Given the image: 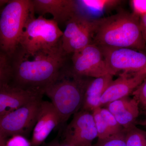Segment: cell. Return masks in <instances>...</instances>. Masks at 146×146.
I'll use <instances>...</instances> for the list:
<instances>
[{
	"label": "cell",
	"mask_w": 146,
	"mask_h": 146,
	"mask_svg": "<svg viewBox=\"0 0 146 146\" xmlns=\"http://www.w3.org/2000/svg\"><path fill=\"white\" fill-rule=\"evenodd\" d=\"M67 55L61 44L54 49L32 56L16 51L11 58V84L23 89L43 90L64 72Z\"/></svg>",
	"instance_id": "1"
},
{
	"label": "cell",
	"mask_w": 146,
	"mask_h": 146,
	"mask_svg": "<svg viewBox=\"0 0 146 146\" xmlns=\"http://www.w3.org/2000/svg\"><path fill=\"white\" fill-rule=\"evenodd\" d=\"M94 22L93 44L100 47L127 48L141 51L146 49L140 18L132 12L121 11Z\"/></svg>",
	"instance_id": "2"
},
{
	"label": "cell",
	"mask_w": 146,
	"mask_h": 146,
	"mask_svg": "<svg viewBox=\"0 0 146 146\" xmlns=\"http://www.w3.org/2000/svg\"><path fill=\"white\" fill-rule=\"evenodd\" d=\"M89 81L87 78L64 70L56 81L43 89L60 117V125L81 109Z\"/></svg>",
	"instance_id": "3"
},
{
	"label": "cell",
	"mask_w": 146,
	"mask_h": 146,
	"mask_svg": "<svg viewBox=\"0 0 146 146\" xmlns=\"http://www.w3.org/2000/svg\"><path fill=\"white\" fill-rule=\"evenodd\" d=\"M31 0H9L0 13V52L11 58L25 27L34 18Z\"/></svg>",
	"instance_id": "4"
},
{
	"label": "cell",
	"mask_w": 146,
	"mask_h": 146,
	"mask_svg": "<svg viewBox=\"0 0 146 146\" xmlns=\"http://www.w3.org/2000/svg\"><path fill=\"white\" fill-rule=\"evenodd\" d=\"M63 34L59 25L52 19L42 16L34 17L25 27L17 50L29 56L51 50L61 44Z\"/></svg>",
	"instance_id": "5"
},
{
	"label": "cell",
	"mask_w": 146,
	"mask_h": 146,
	"mask_svg": "<svg viewBox=\"0 0 146 146\" xmlns=\"http://www.w3.org/2000/svg\"><path fill=\"white\" fill-rule=\"evenodd\" d=\"M43 96L12 112L0 116V129L6 138L16 135L26 137L33 130Z\"/></svg>",
	"instance_id": "6"
},
{
	"label": "cell",
	"mask_w": 146,
	"mask_h": 146,
	"mask_svg": "<svg viewBox=\"0 0 146 146\" xmlns=\"http://www.w3.org/2000/svg\"><path fill=\"white\" fill-rule=\"evenodd\" d=\"M110 74H146V54L143 51L127 48L100 47Z\"/></svg>",
	"instance_id": "7"
},
{
	"label": "cell",
	"mask_w": 146,
	"mask_h": 146,
	"mask_svg": "<svg viewBox=\"0 0 146 146\" xmlns=\"http://www.w3.org/2000/svg\"><path fill=\"white\" fill-rule=\"evenodd\" d=\"M72 60L70 72L77 76L96 78L110 74L101 49L93 43L72 54Z\"/></svg>",
	"instance_id": "8"
},
{
	"label": "cell",
	"mask_w": 146,
	"mask_h": 146,
	"mask_svg": "<svg viewBox=\"0 0 146 146\" xmlns=\"http://www.w3.org/2000/svg\"><path fill=\"white\" fill-rule=\"evenodd\" d=\"M94 21L77 14L66 23L61 46L66 54L78 52L92 44Z\"/></svg>",
	"instance_id": "9"
},
{
	"label": "cell",
	"mask_w": 146,
	"mask_h": 146,
	"mask_svg": "<svg viewBox=\"0 0 146 146\" xmlns=\"http://www.w3.org/2000/svg\"><path fill=\"white\" fill-rule=\"evenodd\" d=\"M98 133L92 113L80 110L65 128L64 140L72 146H91Z\"/></svg>",
	"instance_id": "10"
},
{
	"label": "cell",
	"mask_w": 146,
	"mask_h": 146,
	"mask_svg": "<svg viewBox=\"0 0 146 146\" xmlns=\"http://www.w3.org/2000/svg\"><path fill=\"white\" fill-rule=\"evenodd\" d=\"M60 125V117L52 103L42 100L33 130L31 146H42L51 132Z\"/></svg>",
	"instance_id": "11"
},
{
	"label": "cell",
	"mask_w": 146,
	"mask_h": 146,
	"mask_svg": "<svg viewBox=\"0 0 146 146\" xmlns=\"http://www.w3.org/2000/svg\"><path fill=\"white\" fill-rule=\"evenodd\" d=\"M113 80L101 98L102 107L111 102L128 97L146 78V73H123Z\"/></svg>",
	"instance_id": "12"
},
{
	"label": "cell",
	"mask_w": 146,
	"mask_h": 146,
	"mask_svg": "<svg viewBox=\"0 0 146 146\" xmlns=\"http://www.w3.org/2000/svg\"><path fill=\"white\" fill-rule=\"evenodd\" d=\"M44 95L39 89H25L9 84L0 90V116L5 115Z\"/></svg>",
	"instance_id": "13"
},
{
	"label": "cell",
	"mask_w": 146,
	"mask_h": 146,
	"mask_svg": "<svg viewBox=\"0 0 146 146\" xmlns=\"http://www.w3.org/2000/svg\"><path fill=\"white\" fill-rule=\"evenodd\" d=\"M35 13L44 16L49 13L53 20L59 24L65 23L77 14L76 1L31 0Z\"/></svg>",
	"instance_id": "14"
},
{
	"label": "cell",
	"mask_w": 146,
	"mask_h": 146,
	"mask_svg": "<svg viewBox=\"0 0 146 146\" xmlns=\"http://www.w3.org/2000/svg\"><path fill=\"white\" fill-rule=\"evenodd\" d=\"M106 106L123 129L136 126L140 123L139 118L142 114L141 109L133 98L125 97L111 102Z\"/></svg>",
	"instance_id": "15"
},
{
	"label": "cell",
	"mask_w": 146,
	"mask_h": 146,
	"mask_svg": "<svg viewBox=\"0 0 146 146\" xmlns=\"http://www.w3.org/2000/svg\"><path fill=\"white\" fill-rule=\"evenodd\" d=\"M121 2L119 0L76 1L77 14L91 20V17L100 16L105 11L117 6Z\"/></svg>",
	"instance_id": "16"
},
{
	"label": "cell",
	"mask_w": 146,
	"mask_h": 146,
	"mask_svg": "<svg viewBox=\"0 0 146 146\" xmlns=\"http://www.w3.org/2000/svg\"><path fill=\"white\" fill-rule=\"evenodd\" d=\"M114 76L110 74L95 78L89 82L86 86L84 97L101 98L103 94L113 81Z\"/></svg>",
	"instance_id": "17"
},
{
	"label": "cell",
	"mask_w": 146,
	"mask_h": 146,
	"mask_svg": "<svg viewBox=\"0 0 146 146\" xmlns=\"http://www.w3.org/2000/svg\"><path fill=\"white\" fill-rule=\"evenodd\" d=\"M123 130L126 146H146V131L136 125Z\"/></svg>",
	"instance_id": "18"
},
{
	"label": "cell",
	"mask_w": 146,
	"mask_h": 146,
	"mask_svg": "<svg viewBox=\"0 0 146 146\" xmlns=\"http://www.w3.org/2000/svg\"><path fill=\"white\" fill-rule=\"evenodd\" d=\"M11 59L0 52V90L11 84Z\"/></svg>",
	"instance_id": "19"
},
{
	"label": "cell",
	"mask_w": 146,
	"mask_h": 146,
	"mask_svg": "<svg viewBox=\"0 0 146 146\" xmlns=\"http://www.w3.org/2000/svg\"><path fill=\"white\" fill-rule=\"evenodd\" d=\"M98 133V139H104L112 136L107 123L100 111V108L92 112Z\"/></svg>",
	"instance_id": "20"
},
{
	"label": "cell",
	"mask_w": 146,
	"mask_h": 146,
	"mask_svg": "<svg viewBox=\"0 0 146 146\" xmlns=\"http://www.w3.org/2000/svg\"><path fill=\"white\" fill-rule=\"evenodd\" d=\"M100 111L102 117L107 123L111 135L119 133L123 128L118 122L115 116L106 108H100Z\"/></svg>",
	"instance_id": "21"
},
{
	"label": "cell",
	"mask_w": 146,
	"mask_h": 146,
	"mask_svg": "<svg viewBox=\"0 0 146 146\" xmlns=\"http://www.w3.org/2000/svg\"><path fill=\"white\" fill-rule=\"evenodd\" d=\"M91 146H126L123 130L108 138L98 139L97 143Z\"/></svg>",
	"instance_id": "22"
},
{
	"label": "cell",
	"mask_w": 146,
	"mask_h": 146,
	"mask_svg": "<svg viewBox=\"0 0 146 146\" xmlns=\"http://www.w3.org/2000/svg\"><path fill=\"white\" fill-rule=\"evenodd\" d=\"M131 95L138 103L140 108L146 111V78L133 91Z\"/></svg>",
	"instance_id": "23"
},
{
	"label": "cell",
	"mask_w": 146,
	"mask_h": 146,
	"mask_svg": "<svg viewBox=\"0 0 146 146\" xmlns=\"http://www.w3.org/2000/svg\"><path fill=\"white\" fill-rule=\"evenodd\" d=\"M132 13L139 18L146 15V0H131L130 1Z\"/></svg>",
	"instance_id": "24"
},
{
	"label": "cell",
	"mask_w": 146,
	"mask_h": 146,
	"mask_svg": "<svg viewBox=\"0 0 146 146\" xmlns=\"http://www.w3.org/2000/svg\"><path fill=\"white\" fill-rule=\"evenodd\" d=\"M5 146H31V141L23 135H16L7 141Z\"/></svg>",
	"instance_id": "25"
},
{
	"label": "cell",
	"mask_w": 146,
	"mask_h": 146,
	"mask_svg": "<svg viewBox=\"0 0 146 146\" xmlns=\"http://www.w3.org/2000/svg\"><path fill=\"white\" fill-rule=\"evenodd\" d=\"M140 24L142 35L146 43V15L140 18Z\"/></svg>",
	"instance_id": "26"
},
{
	"label": "cell",
	"mask_w": 146,
	"mask_h": 146,
	"mask_svg": "<svg viewBox=\"0 0 146 146\" xmlns=\"http://www.w3.org/2000/svg\"><path fill=\"white\" fill-rule=\"evenodd\" d=\"M60 142L58 141V139L56 138L54 139L48 143H44L41 146H58Z\"/></svg>",
	"instance_id": "27"
},
{
	"label": "cell",
	"mask_w": 146,
	"mask_h": 146,
	"mask_svg": "<svg viewBox=\"0 0 146 146\" xmlns=\"http://www.w3.org/2000/svg\"><path fill=\"white\" fill-rule=\"evenodd\" d=\"M7 138L5 137L0 129V146H5L6 143Z\"/></svg>",
	"instance_id": "28"
},
{
	"label": "cell",
	"mask_w": 146,
	"mask_h": 146,
	"mask_svg": "<svg viewBox=\"0 0 146 146\" xmlns=\"http://www.w3.org/2000/svg\"><path fill=\"white\" fill-rule=\"evenodd\" d=\"M58 146H72L70 145V144L65 142V141H63L61 143H59Z\"/></svg>",
	"instance_id": "29"
},
{
	"label": "cell",
	"mask_w": 146,
	"mask_h": 146,
	"mask_svg": "<svg viewBox=\"0 0 146 146\" xmlns=\"http://www.w3.org/2000/svg\"></svg>",
	"instance_id": "30"
}]
</instances>
